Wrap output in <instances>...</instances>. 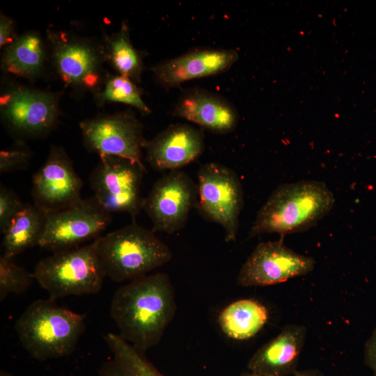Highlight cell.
<instances>
[{"label":"cell","instance_id":"6da1fadb","mask_svg":"<svg viewBox=\"0 0 376 376\" xmlns=\"http://www.w3.org/2000/svg\"><path fill=\"white\" fill-rule=\"evenodd\" d=\"M173 286L162 272L132 280L113 294L110 315L118 335L146 351L160 341L176 312Z\"/></svg>","mask_w":376,"mask_h":376},{"label":"cell","instance_id":"7a4b0ae2","mask_svg":"<svg viewBox=\"0 0 376 376\" xmlns=\"http://www.w3.org/2000/svg\"><path fill=\"white\" fill-rule=\"evenodd\" d=\"M334 205V194L324 182L304 180L282 185L259 210L250 235H283L306 230L329 213Z\"/></svg>","mask_w":376,"mask_h":376},{"label":"cell","instance_id":"3957f363","mask_svg":"<svg viewBox=\"0 0 376 376\" xmlns=\"http://www.w3.org/2000/svg\"><path fill=\"white\" fill-rule=\"evenodd\" d=\"M84 329V315L60 306L49 298L31 303L15 324L24 350L39 361L70 354Z\"/></svg>","mask_w":376,"mask_h":376},{"label":"cell","instance_id":"277c9868","mask_svg":"<svg viewBox=\"0 0 376 376\" xmlns=\"http://www.w3.org/2000/svg\"><path fill=\"white\" fill-rule=\"evenodd\" d=\"M95 241L106 276L116 282L147 275L172 258L170 248L155 233L136 221Z\"/></svg>","mask_w":376,"mask_h":376},{"label":"cell","instance_id":"5b68a950","mask_svg":"<svg viewBox=\"0 0 376 376\" xmlns=\"http://www.w3.org/2000/svg\"><path fill=\"white\" fill-rule=\"evenodd\" d=\"M33 275L53 300L97 293L106 277L95 240L84 246L54 252L40 260Z\"/></svg>","mask_w":376,"mask_h":376},{"label":"cell","instance_id":"8992f818","mask_svg":"<svg viewBox=\"0 0 376 376\" xmlns=\"http://www.w3.org/2000/svg\"><path fill=\"white\" fill-rule=\"evenodd\" d=\"M146 171L145 166L127 159L100 157L89 178L94 198L109 213H126L136 221L143 207L141 185Z\"/></svg>","mask_w":376,"mask_h":376},{"label":"cell","instance_id":"52a82bcc","mask_svg":"<svg viewBox=\"0 0 376 376\" xmlns=\"http://www.w3.org/2000/svg\"><path fill=\"white\" fill-rule=\"evenodd\" d=\"M197 206L207 219L224 230L226 242L235 240L243 205V191L236 173L217 163L202 165L198 171Z\"/></svg>","mask_w":376,"mask_h":376},{"label":"cell","instance_id":"ba28073f","mask_svg":"<svg viewBox=\"0 0 376 376\" xmlns=\"http://www.w3.org/2000/svg\"><path fill=\"white\" fill-rule=\"evenodd\" d=\"M111 221V213L94 196L46 214L39 246L52 253L68 250L97 239Z\"/></svg>","mask_w":376,"mask_h":376},{"label":"cell","instance_id":"9c48e42d","mask_svg":"<svg viewBox=\"0 0 376 376\" xmlns=\"http://www.w3.org/2000/svg\"><path fill=\"white\" fill-rule=\"evenodd\" d=\"M198 187L181 170L168 171L143 198V210L152 224V230L167 234L185 227L191 208L196 205Z\"/></svg>","mask_w":376,"mask_h":376},{"label":"cell","instance_id":"30bf717a","mask_svg":"<svg viewBox=\"0 0 376 376\" xmlns=\"http://www.w3.org/2000/svg\"><path fill=\"white\" fill-rule=\"evenodd\" d=\"M84 144L100 157L130 159L141 166L146 140L143 126L132 111H123L87 119L80 123Z\"/></svg>","mask_w":376,"mask_h":376},{"label":"cell","instance_id":"8fae6325","mask_svg":"<svg viewBox=\"0 0 376 376\" xmlns=\"http://www.w3.org/2000/svg\"><path fill=\"white\" fill-rule=\"evenodd\" d=\"M0 107L8 127L23 137L47 134L58 118V95L25 86L8 89L1 95Z\"/></svg>","mask_w":376,"mask_h":376},{"label":"cell","instance_id":"7c38bea8","mask_svg":"<svg viewBox=\"0 0 376 376\" xmlns=\"http://www.w3.org/2000/svg\"><path fill=\"white\" fill-rule=\"evenodd\" d=\"M82 185L65 150L53 146L45 162L33 176V204L46 214L67 208L82 199Z\"/></svg>","mask_w":376,"mask_h":376},{"label":"cell","instance_id":"4fadbf2b","mask_svg":"<svg viewBox=\"0 0 376 376\" xmlns=\"http://www.w3.org/2000/svg\"><path fill=\"white\" fill-rule=\"evenodd\" d=\"M314 265L312 258L288 248L282 239L260 242L241 267L237 282L244 287L274 285L306 275Z\"/></svg>","mask_w":376,"mask_h":376},{"label":"cell","instance_id":"5bb4252c","mask_svg":"<svg viewBox=\"0 0 376 376\" xmlns=\"http://www.w3.org/2000/svg\"><path fill=\"white\" fill-rule=\"evenodd\" d=\"M54 66L62 81L74 88L91 90L100 82L103 54L91 42L61 31H48Z\"/></svg>","mask_w":376,"mask_h":376},{"label":"cell","instance_id":"9a60e30c","mask_svg":"<svg viewBox=\"0 0 376 376\" xmlns=\"http://www.w3.org/2000/svg\"><path fill=\"white\" fill-rule=\"evenodd\" d=\"M238 57L237 51L232 49H196L164 60L151 70L158 83L170 88L194 79L226 72Z\"/></svg>","mask_w":376,"mask_h":376},{"label":"cell","instance_id":"2e32d148","mask_svg":"<svg viewBox=\"0 0 376 376\" xmlns=\"http://www.w3.org/2000/svg\"><path fill=\"white\" fill-rule=\"evenodd\" d=\"M204 146L201 130L185 123L173 124L146 141V160L158 171L180 170L196 160Z\"/></svg>","mask_w":376,"mask_h":376},{"label":"cell","instance_id":"e0dca14e","mask_svg":"<svg viewBox=\"0 0 376 376\" xmlns=\"http://www.w3.org/2000/svg\"><path fill=\"white\" fill-rule=\"evenodd\" d=\"M173 115L217 134L232 132L238 123L237 112L227 99L198 87L183 91Z\"/></svg>","mask_w":376,"mask_h":376},{"label":"cell","instance_id":"ac0fdd59","mask_svg":"<svg viewBox=\"0 0 376 376\" xmlns=\"http://www.w3.org/2000/svg\"><path fill=\"white\" fill-rule=\"evenodd\" d=\"M306 329L290 324L275 338L260 347L249 359V371L265 376H288L297 372L298 360L304 345Z\"/></svg>","mask_w":376,"mask_h":376},{"label":"cell","instance_id":"d6986e66","mask_svg":"<svg viewBox=\"0 0 376 376\" xmlns=\"http://www.w3.org/2000/svg\"><path fill=\"white\" fill-rule=\"evenodd\" d=\"M45 61L42 38L37 32L29 31L17 36L4 47L1 66L9 74L32 79L42 74Z\"/></svg>","mask_w":376,"mask_h":376},{"label":"cell","instance_id":"ffe728a7","mask_svg":"<svg viewBox=\"0 0 376 376\" xmlns=\"http://www.w3.org/2000/svg\"><path fill=\"white\" fill-rule=\"evenodd\" d=\"M104 339L111 357L101 365L98 376H166L146 358L144 351L118 334L107 333Z\"/></svg>","mask_w":376,"mask_h":376},{"label":"cell","instance_id":"44dd1931","mask_svg":"<svg viewBox=\"0 0 376 376\" xmlns=\"http://www.w3.org/2000/svg\"><path fill=\"white\" fill-rule=\"evenodd\" d=\"M46 214L34 204H25L3 233L1 256L13 259L25 250L39 246Z\"/></svg>","mask_w":376,"mask_h":376},{"label":"cell","instance_id":"7402d4cb","mask_svg":"<svg viewBox=\"0 0 376 376\" xmlns=\"http://www.w3.org/2000/svg\"><path fill=\"white\" fill-rule=\"evenodd\" d=\"M268 320L267 308L251 299L235 301L226 306L219 316L221 331L230 338L247 340L256 335Z\"/></svg>","mask_w":376,"mask_h":376},{"label":"cell","instance_id":"603a6c76","mask_svg":"<svg viewBox=\"0 0 376 376\" xmlns=\"http://www.w3.org/2000/svg\"><path fill=\"white\" fill-rule=\"evenodd\" d=\"M104 56L118 75L135 83L141 81L143 70L142 57L131 42L126 24L107 39Z\"/></svg>","mask_w":376,"mask_h":376},{"label":"cell","instance_id":"cb8c5ba5","mask_svg":"<svg viewBox=\"0 0 376 376\" xmlns=\"http://www.w3.org/2000/svg\"><path fill=\"white\" fill-rule=\"evenodd\" d=\"M97 100L100 103L109 102L128 104L145 115L151 112L135 82L120 75L111 77L105 81L102 91L97 94Z\"/></svg>","mask_w":376,"mask_h":376},{"label":"cell","instance_id":"d4e9b609","mask_svg":"<svg viewBox=\"0 0 376 376\" xmlns=\"http://www.w3.org/2000/svg\"><path fill=\"white\" fill-rule=\"evenodd\" d=\"M33 273L16 265L13 259L0 257V300L10 293L24 292L31 284Z\"/></svg>","mask_w":376,"mask_h":376},{"label":"cell","instance_id":"484cf974","mask_svg":"<svg viewBox=\"0 0 376 376\" xmlns=\"http://www.w3.org/2000/svg\"><path fill=\"white\" fill-rule=\"evenodd\" d=\"M24 203L9 187L0 185V230L3 234L13 219L23 209Z\"/></svg>","mask_w":376,"mask_h":376},{"label":"cell","instance_id":"4316f807","mask_svg":"<svg viewBox=\"0 0 376 376\" xmlns=\"http://www.w3.org/2000/svg\"><path fill=\"white\" fill-rule=\"evenodd\" d=\"M31 151L24 146L19 145L0 152V173L4 174L25 169L29 165Z\"/></svg>","mask_w":376,"mask_h":376},{"label":"cell","instance_id":"83f0119b","mask_svg":"<svg viewBox=\"0 0 376 376\" xmlns=\"http://www.w3.org/2000/svg\"><path fill=\"white\" fill-rule=\"evenodd\" d=\"M17 36L15 34V25L12 19L1 13L0 15V47H5L11 43Z\"/></svg>","mask_w":376,"mask_h":376},{"label":"cell","instance_id":"f1b7e54d","mask_svg":"<svg viewBox=\"0 0 376 376\" xmlns=\"http://www.w3.org/2000/svg\"><path fill=\"white\" fill-rule=\"evenodd\" d=\"M365 360L366 364L373 370L376 376V329L366 346Z\"/></svg>","mask_w":376,"mask_h":376},{"label":"cell","instance_id":"f546056e","mask_svg":"<svg viewBox=\"0 0 376 376\" xmlns=\"http://www.w3.org/2000/svg\"><path fill=\"white\" fill-rule=\"evenodd\" d=\"M294 376H320L318 374L313 372H296Z\"/></svg>","mask_w":376,"mask_h":376},{"label":"cell","instance_id":"4dcf8cb0","mask_svg":"<svg viewBox=\"0 0 376 376\" xmlns=\"http://www.w3.org/2000/svg\"><path fill=\"white\" fill-rule=\"evenodd\" d=\"M240 376H265V375L249 370V372L242 373Z\"/></svg>","mask_w":376,"mask_h":376},{"label":"cell","instance_id":"1f68e13d","mask_svg":"<svg viewBox=\"0 0 376 376\" xmlns=\"http://www.w3.org/2000/svg\"><path fill=\"white\" fill-rule=\"evenodd\" d=\"M0 376H13V375L4 370H1Z\"/></svg>","mask_w":376,"mask_h":376}]
</instances>
